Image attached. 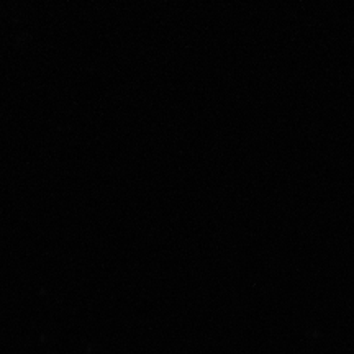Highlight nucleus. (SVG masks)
Segmentation results:
<instances>
[]
</instances>
